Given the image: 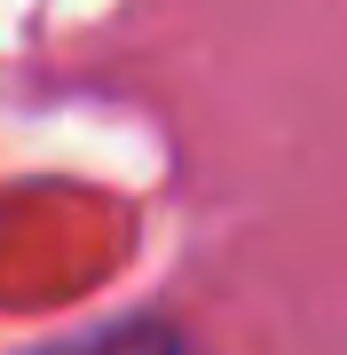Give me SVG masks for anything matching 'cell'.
Instances as JSON below:
<instances>
[{
    "label": "cell",
    "mask_w": 347,
    "mask_h": 355,
    "mask_svg": "<svg viewBox=\"0 0 347 355\" xmlns=\"http://www.w3.org/2000/svg\"><path fill=\"white\" fill-rule=\"evenodd\" d=\"M87 355H190V347H181L174 331H118V340L87 347Z\"/></svg>",
    "instance_id": "6da1fadb"
}]
</instances>
